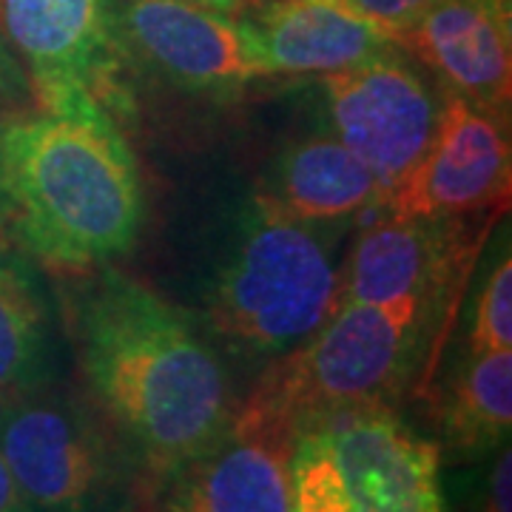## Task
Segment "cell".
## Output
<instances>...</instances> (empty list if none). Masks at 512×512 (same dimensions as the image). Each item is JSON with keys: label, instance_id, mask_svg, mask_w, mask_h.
<instances>
[{"label": "cell", "instance_id": "4", "mask_svg": "<svg viewBox=\"0 0 512 512\" xmlns=\"http://www.w3.org/2000/svg\"><path fill=\"white\" fill-rule=\"evenodd\" d=\"M439 302H345L305 342L288 350L239 399L237 416L293 433L330 410L399 407L421 370L427 328Z\"/></svg>", "mask_w": 512, "mask_h": 512}, {"label": "cell", "instance_id": "16", "mask_svg": "<svg viewBox=\"0 0 512 512\" xmlns=\"http://www.w3.org/2000/svg\"><path fill=\"white\" fill-rule=\"evenodd\" d=\"M52 313L32 256L0 231V404L55 382Z\"/></svg>", "mask_w": 512, "mask_h": 512}, {"label": "cell", "instance_id": "17", "mask_svg": "<svg viewBox=\"0 0 512 512\" xmlns=\"http://www.w3.org/2000/svg\"><path fill=\"white\" fill-rule=\"evenodd\" d=\"M441 444L458 461L493 456L510 444L512 350L467 353L453 370L436 407Z\"/></svg>", "mask_w": 512, "mask_h": 512}, {"label": "cell", "instance_id": "20", "mask_svg": "<svg viewBox=\"0 0 512 512\" xmlns=\"http://www.w3.org/2000/svg\"><path fill=\"white\" fill-rule=\"evenodd\" d=\"M29 109H37L32 86L26 80V72L18 63V57L12 55L9 43L0 35V120Z\"/></svg>", "mask_w": 512, "mask_h": 512}, {"label": "cell", "instance_id": "5", "mask_svg": "<svg viewBox=\"0 0 512 512\" xmlns=\"http://www.w3.org/2000/svg\"><path fill=\"white\" fill-rule=\"evenodd\" d=\"M0 456L32 512H148L146 478L83 387L0 404Z\"/></svg>", "mask_w": 512, "mask_h": 512}, {"label": "cell", "instance_id": "19", "mask_svg": "<svg viewBox=\"0 0 512 512\" xmlns=\"http://www.w3.org/2000/svg\"><path fill=\"white\" fill-rule=\"evenodd\" d=\"M336 3H342L370 26H376L390 40H396V35L419 18L433 0H336Z\"/></svg>", "mask_w": 512, "mask_h": 512}, {"label": "cell", "instance_id": "24", "mask_svg": "<svg viewBox=\"0 0 512 512\" xmlns=\"http://www.w3.org/2000/svg\"><path fill=\"white\" fill-rule=\"evenodd\" d=\"M0 231H9V197L3 188V174H0Z\"/></svg>", "mask_w": 512, "mask_h": 512}, {"label": "cell", "instance_id": "9", "mask_svg": "<svg viewBox=\"0 0 512 512\" xmlns=\"http://www.w3.org/2000/svg\"><path fill=\"white\" fill-rule=\"evenodd\" d=\"M120 57L188 92L228 94L265 77L234 15L180 0H109Z\"/></svg>", "mask_w": 512, "mask_h": 512}, {"label": "cell", "instance_id": "10", "mask_svg": "<svg viewBox=\"0 0 512 512\" xmlns=\"http://www.w3.org/2000/svg\"><path fill=\"white\" fill-rule=\"evenodd\" d=\"M510 117L444 89L439 128L419 165L384 202L390 217H478L510 202Z\"/></svg>", "mask_w": 512, "mask_h": 512}, {"label": "cell", "instance_id": "21", "mask_svg": "<svg viewBox=\"0 0 512 512\" xmlns=\"http://www.w3.org/2000/svg\"><path fill=\"white\" fill-rule=\"evenodd\" d=\"M478 512H512V453L501 444L493 453L484 487L478 493Z\"/></svg>", "mask_w": 512, "mask_h": 512}, {"label": "cell", "instance_id": "1", "mask_svg": "<svg viewBox=\"0 0 512 512\" xmlns=\"http://www.w3.org/2000/svg\"><path fill=\"white\" fill-rule=\"evenodd\" d=\"M60 279L83 393L137 461L151 504L163 478L234 424L231 376L180 308L111 262Z\"/></svg>", "mask_w": 512, "mask_h": 512}, {"label": "cell", "instance_id": "18", "mask_svg": "<svg viewBox=\"0 0 512 512\" xmlns=\"http://www.w3.org/2000/svg\"><path fill=\"white\" fill-rule=\"evenodd\" d=\"M467 353L512 350V256L510 237L501 242V256L493 262L490 274L476 296L473 319L467 328Z\"/></svg>", "mask_w": 512, "mask_h": 512}, {"label": "cell", "instance_id": "7", "mask_svg": "<svg viewBox=\"0 0 512 512\" xmlns=\"http://www.w3.org/2000/svg\"><path fill=\"white\" fill-rule=\"evenodd\" d=\"M0 35L26 72L35 106L114 120L120 52L109 0H0Z\"/></svg>", "mask_w": 512, "mask_h": 512}, {"label": "cell", "instance_id": "15", "mask_svg": "<svg viewBox=\"0 0 512 512\" xmlns=\"http://www.w3.org/2000/svg\"><path fill=\"white\" fill-rule=\"evenodd\" d=\"M256 197L311 225H336L382 208L376 174L333 131L302 137L276 157Z\"/></svg>", "mask_w": 512, "mask_h": 512}, {"label": "cell", "instance_id": "3", "mask_svg": "<svg viewBox=\"0 0 512 512\" xmlns=\"http://www.w3.org/2000/svg\"><path fill=\"white\" fill-rule=\"evenodd\" d=\"M336 293L325 225L293 220L254 194L205 285V322L234 356L274 362L328 319Z\"/></svg>", "mask_w": 512, "mask_h": 512}, {"label": "cell", "instance_id": "6", "mask_svg": "<svg viewBox=\"0 0 512 512\" xmlns=\"http://www.w3.org/2000/svg\"><path fill=\"white\" fill-rule=\"evenodd\" d=\"M439 473V441L399 407L330 410L291 433L293 512H447Z\"/></svg>", "mask_w": 512, "mask_h": 512}, {"label": "cell", "instance_id": "13", "mask_svg": "<svg viewBox=\"0 0 512 512\" xmlns=\"http://www.w3.org/2000/svg\"><path fill=\"white\" fill-rule=\"evenodd\" d=\"M393 43L439 74L447 92L510 117V0H433Z\"/></svg>", "mask_w": 512, "mask_h": 512}, {"label": "cell", "instance_id": "22", "mask_svg": "<svg viewBox=\"0 0 512 512\" xmlns=\"http://www.w3.org/2000/svg\"><path fill=\"white\" fill-rule=\"evenodd\" d=\"M0 512H32L29 504L23 501V495H20L18 484H15L12 473H9L3 456H0Z\"/></svg>", "mask_w": 512, "mask_h": 512}, {"label": "cell", "instance_id": "8", "mask_svg": "<svg viewBox=\"0 0 512 512\" xmlns=\"http://www.w3.org/2000/svg\"><path fill=\"white\" fill-rule=\"evenodd\" d=\"M322 86L330 131L376 174L387 202L433 143L444 92H433L399 49L328 74Z\"/></svg>", "mask_w": 512, "mask_h": 512}, {"label": "cell", "instance_id": "14", "mask_svg": "<svg viewBox=\"0 0 512 512\" xmlns=\"http://www.w3.org/2000/svg\"><path fill=\"white\" fill-rule=\"evenodd\" d=\"M234 18L265 77H328L399 49L336 0H239Z\"/></svg>", "mask_w": 512, "mask_h": 512}, {"label": "cell", "instance_id": "11", "mask_svg": "<svg viewBox=\"0 0 512 512\" xmlns=\"http://www.w3.org/2000/svg\"><path fill=\"white\" fill-rule=\"evenodd\" d=\"M148 512H293L291 433L237 416L157 484Z\"/></svg>", "mask_w": 512, "mask_h": 512}, {"label": "cell", "instance_id": "2", "mask_svg": "<svg viewBox=\"0 0 512 512\" xmlns=\"http://www.w3.org/2000/svg\"><path fill=\"white\" fill-rule=\"evenodd\" d=\"M9 234L57 276L126 254L146 222V191L120 126L100 117L20 111L0 120Z\"/></svg>", "mask_w": 512, "mask_h": 512}, {"label": "cell", "instance_id": "23", "mask_svg": "<svg viewBox=\"0 0 512 512\" xmlns=\"http://www.w3.org/2000/svg\"><path fill=\"white\" fill-rule=\"evenodd\" d=\"M180 3H194V6H205V9H217V12H228L234 15L239 0H180Z\"/></svg>", "mask_w": 512, "mask_h": 512}, {"label": "cell", "instance_id": "12", "mask_svg": "<svg viewBox=\"0 0 512 512\" xmlns=\"http://www.w3.org/2000/svg\"><path fill=\"white\" fill-rule=\"evenodd\" d=\"M476 254L467 217H384L367 228L339 268L336 305L345 302H441Z\"/></svg>", "mask_w": 512, "mask_h": 512}]
</instances>
